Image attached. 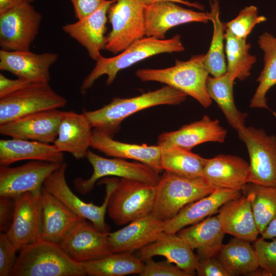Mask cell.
<instances>
[{"mask_svg":"<svg viewBox=\"0 0 276 276\" xmlns=\"http://www.w3.org/2000/svg\"><path fill=\"white\" fill-rule=\"evenodd\" d=\"M91 147L108 156L135 160L143 163L159 173L162 171L160 158L162 148L146 144H128L114 140L98 129H93Z\"/></svg>","mask_w":276,"mask_h":276,"instance_id":"obj_25","label":"cell"},{"mask_svg":"<svg viewBox=\"0 0 276 276\" xmlns=\"http://www.w3.org/2000/svg\"><path fill=\"white\" fill-rule=\"evenodd\" d=\"M238 134L249 156L248 182L276 187V136L252 126H245Z\"/></svg>","mask_w":276,"mask_h":276,"instance_id":"obj_10","label":"cell"},{"mask_svg":"<svg viewBox=\"0 0 276 276\" xmlns=\"http://www.w3.org/2000/svg\"><path fill=\"white\" fill-rule=\"evenodd\" d=\"M241 195V190L216 189L209 195L188 204L173 218L164 221L163 231L168 234H177L186 226L218 213L225 203Z\"/></svg>","mask_w":276,"mask_h":276,"instance_id":"obj_23","label":"cell"},{"mask_svg":"<svg viewBox=\"0 0 276 276\" xmlns=\"http://www.w3.org/2000/svg\"><path fill=\"white\" fill-rule=\"evenodd\" d=\"M42 202L41 239L58 244L70 228L83 218L73 213L43 187Z\"/></svg>","mask_w":276,"mask_h":276,"instance_id":"obj_30","label":"cell"},{"mask_svg":"<svg viewBox=\"0 0 276 276\" xmlns=\"http://www.w3.org/2000/svg\"><path fill=\"white\" fill-rule=\"evenodd\" d=\"M25 160L61 163L64 155L53 144L15 138L0 140L1 166Z\"/></svg>","mask_w":276,"mask_h":276,"instance_id":"obj_29","label":"cell"},{"mask_svg":"<svg viewBox=\"0 0 276 276\" xmlns=\"http://www.w3.org/2000/svg\"><path fill=\"white\" fill-rule=\"evenodd\" d=\"M86 275L124 276L140 275L144 262L131 252H112L102 258L82 263Z\"/></svg>","mask_w":276,"mask_h":276,"instance_id":"obj_33","label":"cell"},{"mask_svg":"<svg viewBox=\"0 0 276 276\" xmlns=\"http://www.w3.org/2000/svg\"><path fill=\"white\" fill-rule=\"evenodd\" d=\"M82 112L64 111L58 135L53 145L62 152H68L76 159L86 157L91 147L93 130Z\"/></svg>","mask_w":276,"mask_h":276,"instance_id":"obj_24","label":"cell"},{"mask_svg":"<svg viewBox=\"0 0 276 276\" xmlns=\"http://www.w3.org/2000/svg\"><path fill=\"white\" fill-rule=\"evenodd\" d=\"M218 213L225 234L249 242L258 238L259 233L247 195L242 194L240 197L226 202Z\"/></svg>","mask_w":276,"mask_h":276,"instance_id":"obj_27","label":"cell"},{"mask_svg":"<svg viewBox=\"0 0 276 276\" xmlns=\"http://www.w3.org/2000/svg\"><path fill=\"white\" fill-rule=\"evenodd\" d=\"M42 16L31 4L0 14V46L10 51L30 50L39 32Z\"/></svg>","mask_w":276,"mask_h":276,"instance_id":"obj_12","label":"cell"},{"mask_svg":"<svg viewBox=\"0 0 276 276\" xmlns=\"http://www.w3.org/2000/svg\"><path fill=\"white\" fill-rule=\"evenodd\" d=\"M62 163L31 160L15 167L1 166L0 196L16 199L27 192H41L45 180Z\"/></svg>","mask_w":276,"mask_h":276,"instance_id":"obj_14","label":"cell"},{"mask_svg":"<svg viewBox=\"0 0 276 276\" xmlns=\"http://www.w3.org/2000/svg\"><path fill=\"white\" fill-rule=\"evenodd\" d=\"M42 223V191L27 192L15 199L14 217L7 234L19 251L41 239Z\"/></svg>","mask_w":276,"mask_h":276,"instance_id":"obj_15","label":"cell"},{"mask_svg":"<svg viewBox=\"0 0 276 276\" xmlns=\"http://www.w3.org/2000/svg\"><path fill=\"white\" fill-rule=\"evenodd\" d=\"M266 18L259 15L255 6H247L242 9L234 19L225 23L226 30L237 38L246 39L254 28L264 22Z\"/></svg>","mask_w":276,"mask_h":276,"instance_id":"obj_39","label":"cell"},{"mask_svg":"<svg viewBox=\"0 0 276 276\" xmlns=\"http://www.w3.org/2000/svg\"><path fill=\"white\" fill-rule=\"evenodd\" d=\"M177 234L192 250H196L198 261L215 257L223 244L225 235L218 215L184 227Z\"/></svg>","mask_w":276,"mask_h":276,"instance_id":"obj_28","label":"cell"},{"mask_svg":"<svg viewBox=\"0 0 276 276\" xmlns=\"http://www.w3.org/2000/svg\"><path fill=\"white\" fill-rule=\"evenodd\" d=\"M143 262L156 256H161L181 269L194 275L198 262L187 243L177 234L163 232L154 242L136 251L135 254Z\"/></svg>","mask_w":276,"mask_h":276,"instance_id":"obj_26","label":"cell"},{"mask_svg":"<svg viewBox=\"0 0 276 276\" xmlns=\"http://www.w3.org/2000/svg\"><path fill=\"white\" fill-rule=\"evenodd\" d=\"M233 83L227 72L219 77H209L207 89L209 96L222 111L228 123L238 132L245 126L247 113L237 108L234 99Z\"/></svg>","mask_w":276,"mask_h":276,"instance_id":"obj_32","label":"cell"},{"mask_svg":"<svg viewBox=\"0 0 276 276\" xmlns=\"http://www.w3.org/2000/svg\"><path fill=\"white\" fill-rule=\"evenodd\" d=\"M184 50L185 47L178 34L169 39L143 37L133 42L116 56L108 58L101 56L96 61L93 70L83 81L80 93L84 95L95 81L103 75L107 76L106 84L110 85L120 71L140 61L159 54L180 52Z\"/></svg>","mask_w":276,"mask_h":276,"instance_id":"obj_2","label":"cell"},{"mask_svg":"<svg viewBox=\"0 0 276 276\" xmlns=\"http://www.w3.org/2000/svg\"><path fill=\"white\" fill-rule=\"evenodd\" d=\"M66 168L67 164L63 162L47 178L43 184V188L80 218L89 220L102 232H109V227L105 222V217L108 200L117 177H105L99 181V183L105 185L106 193L103 203L101 205H97L81 200L71 190L65 178Z\"/></svg>","mask_w":276,"mask_h":276,"instance_id":"obj_7","label":"cell"},{"mask_svg":"<svg viewBox=\"0 0 276 276\" xmlns=\"http://www.w3.org/2000/svg\"><path fill=\"white\" fill-rule=\"evenodd\" d=\"M116 0H105L100 7L87 17L62 27L63 31L87 51L89 56L97 61L105 49L107 41V13Z\"/></svg>","mask_w":276,"mask_h":276,"instance_id":"obj_18","label":"cell"},{"mask_svg":"<svg viewBox=\"0 0 276 276\" xmlns=\"http://www.w3.org/2000/svg\"><path fill=\"white\" fill-rule=\"evenodd\" d=\"M226 135L227 130L221 126L219 120L205 115L200 120L183 125L177 130L161 133L157 145L162 148L191 150L204 143H224Z\"/></svg>","mask_w":276,"mask_h":276,"instance_id":"obj_19","label":"cell"},{"mask_svg":"<svg viewBox=\"0 0 276 276\" xmlns=\"http://www.w3.org/2000/svg\"><path fill=\"white\" fill-rule=\"evenodd\" d=\"M66 99L49 82H31L0 98V125L32 113L63 107Z\"/></svg>","mask_w":276,"mask_h":276,"instance_id":"obj_8","label":"cell"},{"mask_svg":"<svg viewBox=\"0 0 276 276\" xmlns=\"http://www.w3.org/2000/svg\"><path fill=\"white\" fill-rule=\"evenodd\" d=\"M204 54L192 56L187 61L175 60L173 66L161 69L143 68L136 72L141 81H155L174 87L189 96L204 108L212 100L208 92L209 73L204 62Z\"/></svg>","mask_w":276,"mask_h":276,"instance_id":"obj_4","label":"cell"},{"mask_svg":"<svg viewBox=\"0 0 276 276\" xmlns=\"http://www.w3.org/2000/svg\"><path fill=\"white\" fill-rule=\"evenodd\" d=\"M18 251L7 233L0 234V276H11L16 264Z\"/></svg>","mask_w":276,"mask_h":276,"instance_id":"obj_41","label":"cell"},{"mask_svg":"<svg viewBox=\"0 0 276 276\" xmlns=\"http://www.w3.org/2000/svg\"><path fill=\"white\" fill-rule=\"evenodd\" d=\"M86 158L91 164L93 172L87 179L77 177L74 180L75 189L85 195L94 188L96 182L107 176L135 179L156 185L160 176L149 166L139 162H129L123 158H107L88 150Z\"/></svg>","mask_w":276,"mask_h":276,"instance_id":"obj_11","label":"cell"},{"mask_svg":"<svg viewBox=\"0 0 276 276\" xmlns=\"http://www.w3.org/2000/svg\"><path fill=\"white\" fill-rule=\"evenodd\" d=\"M261 235V237L266 240L276 238V216L270 222Z\"/></svg>","mask_w":276,"mask_h":276,"instance_id":"obj_49","label":"cell"},{"mask_svg":"<svg viewBox=\"0 0 276 276\" xmlns=\"http://www.w3.org/2000/svg\"><path fill=\"white\" fill-rule=\"evenodd\" d=\"M34 0H0V14L24 4H31Z\"/></svg>","mask_w":276,"mask_h":276,"instance_id":"obj_47","label":"cell"},{"mask_svg":"<svg viewBox=\"0 0 276 276\" xmlns=\"http://www.w3.org/2000/svg\"><path fill=\"white\" fill-rule=\"evenodd\" d=\"M108 233L100 231L92 223L81 219L70 228L58 244L76 262L95 260L112 253Z\"/></svg>","mask_w":276,"mask_h":276,"instance_id":"obj_13","label":"cell"},{"mask_svg":"<svg viewBox=\"0 0 276 276\" xmlns=\"http://www.w3.org/2000/svg\"><path fill=\"white\" fill-rule=\"evenodd\" d=\"M155 191V185L117 177L108 202L110 218L117 225H123L151 213Z\"/></svg>","mask_w":276,"mask_h":276,"instance_id":"obj_6","label":"cell"},{"mask_svg":"<svg viewBox=\"0 0 276 276\" xmlns=\"http://www.w3.org/2000/svg\"><path fill=\"white\" fill-rule=\"evenodd\" d=\"M144 8L138 0H116L110 5L107 17L111 30L105 50L117 54L145 36Z\"/></svg>","mask_w":276,"mask_h":276,"instance_id":"obj_9","label":"cell"},{"mask_svg":"<svg viewBox=\"0 0 276 276\" xmlns=\"http://www.w3.org/2000/svg\"><path fill=\"white\" fill-rule=\"evenodd\" d=\"M195 271L198 276H230L216 256L198 261Z\"/></svg>","mask_w":276,"mask_h":276,"instance_id":"obj_43","label":"cell"},{"mask_svg":"<svg viewBox=\"0 0 276 276\" xmlns=\"http://www.w3.org/2000/svg\"><path fill=\"white\" fill-rule=\"evenodd\" d=\"M15 210V199L0 196V231L7 233L12 223Z\"/></svg>","mask_w":276,"mask_h":276,"instance_id":"obj_44","label":"cell"},{"mask_svg":"<svg viewBox=\"0 0 276 276\" xmlns=\"http://www.w3.org/2000/svg\"><path fill=\"white\" fill-rule=\"evenodd\" d=\"M64 113L55 109L29 114L0 125V133L11 138L53 143Z\"/></svg>","mask_w":276,"mask_h":276,"instance_id":"obj_17","label":"cell"},{"mask_svg":"<svg viewBox=\"0 0 276 276\" xmlns=\"http://www.w3.org/2000/svg\"><path fill=\"white\" fill-rule=\"evenodd\" d=\"M215 256L230 276L248 275L260 266L257 254L250 242L235 237L222 244Z\"/></svg>","mask_w":276,"mask_h":276,"instance_id":"obj_31","label":"cell"},{"mask_svg":"<svg viewBox=\"0 0 276 276\" xmlns=\"http://www.w3.org/2000/svg\"><path fill=\"white\" fill-rule=\"evenodd\" d=\"M257 254L260 267L265 270L270 276H276V238L267 241L260 237L253 242Z\"/></svg>","mask_w":276,"mask_h":276,"instance_id":"obj_40","label":"cell"},{"mask_svg":"<svg viewBox=\"0 0 276 276\" xmlns=\"http://www.w3.org/2000/svg\"><path fill=\"white\" fill-rule=\"evenodd\" d=\"M211 21L213 24V34L209 49L204 54V65L213 77H219L225 74L227 66L224 54L225 25L219 17L218 0L210 2Z\"/></svg>","mask_w":276,"mask_h":276,"instance_id":"obj_38","label":"cell"},{"mask_svg":"<svg viewBox=\"0 0 276 276\" xmlns=\"http://www.w3.org/2000/svg\"><path fill=\"white\" fill-rule=\"evenodd\" d=\"M82 263L72 259L58 243L42 239L19 250L11 276H84Z\"/></svg>","mask_w":276,"mask_h":276,"instance_id":"obj_3","label":"cell"},{"mask_svg":"<svg viewBox=\"0 0 276 276\" xmlns=\"http://www.w3.org/2000/svg\"><path fill=\"white\" fill-rule=\"evenodd\" d=\"M140 3H141L144 6H147L150 5L152 3H154L156 2L163 1H168L173 2L176 3L180 4L182 5H185L186 6L194 7L195 8L202 10L204 9L203 6L200 5V4L197 2H190L187 1L185 0H138Z\"/></svg>","mask_w":276,"mask_h":276,"instance_id":"obj_48","label":"cell"},{"mask_svg":"<svg viewBox=\"0 0 276 276\" xmlns=\"http://www.w3.org/2000/svg\"><path fill=\"white\" fill-rule=\"evenodd\" d=\"M225 40L226 72L233 83L236 79L243 81L250 76L257 61L256 57L249 53L251 44L246 42V39L237 38L227 30Z\"/></svg>","mask_w":276,"mask_h":276,"instance_id":"obj_35","label":"cell"},{"mask_svg":"<svg viewBox=\"0 0 276 276\" xmlns=\"http://www.w3.org/2000/svg\"><path fill=\"white\" fill-rule=\"evenodd\" d=\"M73 4L75 17L82 19L97 10L105 0H70Z\"/></svg>","mask_w":276,"mask_h":276,"instance_id":"obj_45","label":"cell"},{"mask_svg":"<svg viewBox=\"0 0 276 276\" xmlns=\"http://www.w3.org/2000/svg\"><path fill=\"white\" fill-rule=\"evenodd\" d=\"M151 213L165 221L185 206L209 195L216 189L202 177L190 178L165 171L155 185Z\"/></svg>","mask_w":276,"mask_h":276,"instance_id":"obj_5","label":"cell"},{"mask_svg":"<svg viewBox=\"0 0 276 276\" xmlns=\"http://www.w3.org/2000/svg\"><path fill=\"white\" fill-rule=\"evenodd\" d=\"M164 221L151 213L108 233L112 252L133 253L156 240L163 231Z\"/></svg>","mask_w":276,"mask_h":276,"instance_id":"obj_22","label":"cell"},{"mask_svg":"<svg viewBox=\"0 0 276 276\" xmlns=\"http://www.w3.org/2000/svg\"><path fill=\"white\" fill-rule=\"evenodd\" d=\"M187 95L169 85L141 95L129 98L115 97L102 108L83 110L91 127L113 136L122 121L129 116L147 108L162 105H175L184 102Z\"/></svg>","mask_w":276,"mask_h":276,"instance_id":"obj_1","label":"cell"},{"mask_svg":"<svg viewBox=\"0 0 276 276\" xmlns=\"http://www.w3.org/2000/svg\"><path fill=\"white\" fill-rule=\"evenodd\" d=\"M250 201L259 234L276 216V187L248 182L241 190Z\"/></svg>","mask_w":276,"mask_h":276,"instance_id":"obj_36","label":"cell"},{"mask_svg":"<svg viewBox=\"0 0 276 276\" xmlns=\"http://www.w3.org/2000/svg\"><path fill=\"white\" fill-rule=\"evenodd\" d=\"M144 266L140 276H191L175 264L166 261H154L150 258L144 261Z\"/></svg>","mask_w":276,"mask_h":276,"instance_id":"obj_42","label":"cell"},{"mask_svg":"<svg viewBox=\"0 0 276 276\" xmlns=\"http://www.w3.org/2000/svg\"><path fill=\"white\" fill-rule=\"evenodd\" d=\"M57 54H37L28 51L0 50V70L32 82H49L50 68L58 60Z\"/></svg>","mask_w":276,"mask_h":276,"instance_id":"obj_20","label":"cell"},{"mask_svg":"<svg viewBox=\"0 0 276 276\" xmlns=\"http://www.w3.org/2000/svg\"><path fill=\"white\" fill-rule=\"evenodd\" d=\"M249 164L243 158L219 154L205 158L202 177L215 189L241 190L248 183Z\"/></svg>","mask_w":276,"mask_h":276,"instance_id":"obj_21","label":"cell"},{"mask_svg":"<svg viewBox=\"0 0 276 276\" xmlns=\"http://www.w3.org/2000/svg\"><path fill=\"white\" fill-rule=\"evenodd\" d=\"M31 82L19 78L16 79H9L1 73L0 98L17 91Z\"/></svg>","mask_w":276,"mask_h":276,"instance_id":"obj_46","label":"cell"},{"mask_svg":"<svg viewBox=\"0 0 276 276\" xmlns=\"http://www.w3.org/2000/svg\"><path fill=\"white\" fill-rule=\"evenodd\" d=\"M211 20L210 12L186 9L176 3L163 1L145 6V33L147 37L164 39L166 32L177 26Z\"/></svg>","mask_w":276,"mask_h":276,"instance_id":"obj_16","label":"cell"},{"mask_svg":"<svg viewBox=\"0 0 276 276\" xmlns=\"http://www.w3.org/2000/svg\"><path fill=\"white\" fill-rule=\"evenodd\" d=\"M258 43L264 53V67L257 79L259 84L250 100V107L269 109L266 94L276 85V37L265 32L259 36Z\"/></svg>","mask_w":276,"mask_h":276,"instance_id":"obj_34","label":"cell"},{"mask_svg":"<svg viewBox=\"0 0 276 276\" xmlns=\"http://www.w3.org/2000/svg\"><path fill=\"white\" fill-rule=\"evenodd\" d=\"M205 158L191 150L178 147L162 148L160 166L163 170L180 176L202 177Z\"/></svg>","mask_w":276,"mask_h":276,"instance_id":"obj_37","label":"cell"}]
</instances>
